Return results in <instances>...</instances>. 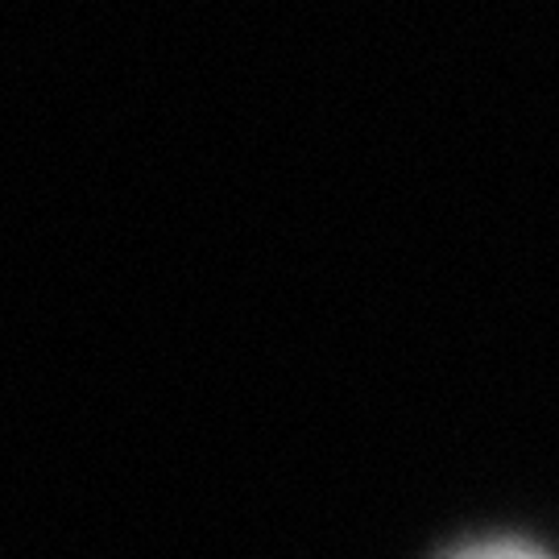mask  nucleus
Masks as SVG:
<instances>
[{
	"label": "nucleus",
	"mask_w": 559,
	"mask_h": 559,
	"mask_svg": "<svg viewBox=\"0 0 559 559\" xmlns=\"http://www.w3.org/2000/svg\"><path fill=\"white\" fill-rule=\"evenodd\" d=\"M456 559H547L539 547H526V543H485L473 551H460Z\"/></svg>",
	"instance_id": "obj_1"
}]
</instances>
